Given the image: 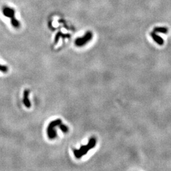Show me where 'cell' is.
Wrapping results in <instances>:
<instances>
[{
  "mask_svg": "<svg viewBox=\"0 0 171 171\" xmlns=\"http://www.w3.org/2000/svg\"><path fill=\"white\" fill-rule=\"evenodd\" d=\"M150 35L152 37L153 39L158 44V45H163L164 44V39H162V38H161L160 36L157 35V34H156L155 32H153L150 34Z\"/></svg>",
  "mask_w": 171,
  "mask_h": 171,
  "instance_id": "6",
  "label": "cell"
},
{
  "mask_svg": "<svg viewBox=\"0 0 171 171\" xmlns=\"http://www.w3.org/2000/svg\"><path fill=\"white\" fill-rule=\"evenodd\" d=\"M93 38V34L91 32H87L85 35L82 38H77L75 41V44L77 47H83L86 43L90 41Z\"/></svg>",
  "mask_w": 171,
  "mask_h": 171,
  "instance_id": "3",
  "label": "cell"
},
{
  "mask_svg": "<svg viewBox=\"0 0 171 171\" xmlns=\"http://www.w3.org/2000/svg\"><path fill=\"white\" fill-rule=\"evenodd\" d=\"M62 124V120L60 119L54 120L51 121L47 128V134L48 138L50 140H53L56 138L57 132L56 131V128L59 127V125Z\"/></svg>",
  "mask_w": 171,
  "mask_h": 171,
  "instance_id": "2",
  "label": "cell"
},
{
  "mask_svg": "<svg viewBox=\"0 0 171 171\" xmlns=\"http://www.w3.org/2000/svg\"><path fill=\"white\" fill-rule=\"evenodd\" d=\"M29 91L28 89H26L24 91V97H23V103L24 105L27 108H31V101L29 100Z\"/></svg>",
  "mask_w": 171,
  "mask_h": 171,
  "instance_id": "5",
  "label": "cell"
},
{
  "mask_svg": "<svg viewBox=\"0 0 171 171\" xmlns=\"http://www.w3.org/2000/svg\"><path fill=\"white\" fill-rule=\"evenodd\" d=\"M3 14L5 16L11 18V24H12V26L14 27L17 28L20 26V23L16 20V18L15 17H14V14H14L13 10H11V9L8 8H5L3 10Z\"/></svg>",
  "mask_w": 171,
  "mask_h": 171,
  "instance_id": "4",
  "label": "cell"
},
{
  "mask_svg": "<svg viewBox=\"0 0 171 171\" xmlns=\"http://www.w3.org/2000/svg\"><path fill=\"white\" fill-rule=\"evenodd\" d=\"M59 128H60L61 131L64 133H67L68 131V128L67 126V125H65V124H63L62 123L59 125Z\"/></svg>",
  "mask_w": 171,
  "mask_h": 171,
  "instance_id": "8",
  "label": "cell"
},
{
  "mask_svg": "<svg viewBox=\"0 0 171 171\" xmlns=\"http://www.w3.org/2000/svg\"><path fill=\"white\" fill-rule=\"evenodd\" d=\"M96 145V139L91 138L89 139L88 143L86 145H83L79 149L74 150V155L76 158H81L83 156L86 155L89 150L93 149Z\"/></svg>",
  "mask_w": 171,
  "mask_h": 171,
  "instance_id": "1",
  "label": "cell"
},
{
  "mask_svg": "<svg viewBox=\"0 0 171 171\" xmlns=\"http://www.w3.org/2000/svg\"><path fill=\"white\" fill-rule=\"evenodd\" d=\"M8 68L6 66L0 64V72H2L3 73H6V72H8Z\"/></svg>",
  "mask_w": 171,
  "mask_h": 171,
  "instance_id": "9",
  "label": "cell"
},
{
  "mask_svg": "<svg viewBox=\"0 0 171 171\" xmlns=\"http://www.w3.org/2000/svg\"><path fill=\"white\" fill-rule=\"evenodd\" d=\"M154 32L165 34L168 32V29L165 27H156L154 29Z\"/></svg>",
  "mask_w": 171,
  "mask_h": 171,
  "instance_id": "7",
  "label": "cell"
}]
</instances>
